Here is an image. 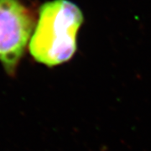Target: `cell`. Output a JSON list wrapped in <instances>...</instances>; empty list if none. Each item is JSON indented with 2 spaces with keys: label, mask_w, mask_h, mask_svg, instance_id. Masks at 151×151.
<instances>
[{
  "label": "cell",
  "mask_w": 151,
  "mask_h": 151,
  "mask_svg": "<svg viewBox=\"0 0 151 151\" xmlns=\"http://www.w3.org/2000/svg\"><path fill=\"white\" fill-rule=\"evenodd\" d=\"M83 19L81 9L68 0L44 4L29 43L31 55L48 66L69 60L76 50V35Z\"/></svg>",
  "instance_id": "6da1fadb"
},
{
  "label": "cell",
  "mask_w": 151,
  "mask_h": 151,
  "mask_svg": "<svg viewBox=\"0 0 151 151\" xmlns=\"http://www.w3.org/2000/svg\"><path fill=\"white\" fill-rule=\"evenodd\" d=\"M34 27L31 12L19 0H0V61L9 73L16 69Z\"/></svg>",
  "instance_id": "7a4b0ae2"
}]
</instances>
